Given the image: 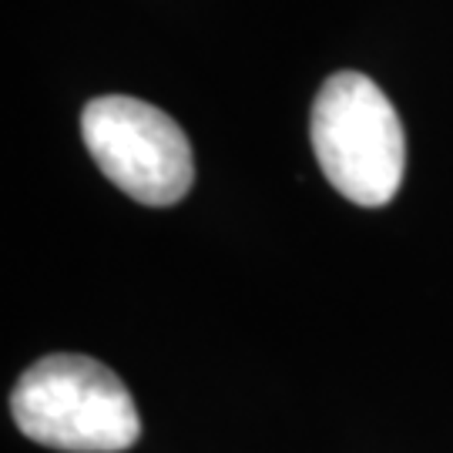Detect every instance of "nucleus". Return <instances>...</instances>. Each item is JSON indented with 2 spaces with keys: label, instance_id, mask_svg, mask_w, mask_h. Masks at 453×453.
Listing matches in <instances>:
<instances>
[{
  "label": "nucleus",
  "instance_id": "1",
  "mask_svg": "<svg viewBox=\"0 0 453 453\" xmlns=\"http://www.w3.org/2000/svg\"><path fill=\"white\" fill-rule=\"evenodd\" d=\"M11 413L27 440L65 453H121L142 437L128 387L104 363L50 353L20 372Z\"/></svg>",
  "mask_w": 453,
  "mask_h": 453
},
{
  "label": "nucleus",
  "instance_id": "2",
  "mask_svg": "<svg viewBox=\"0 0 453 453\" xmlns=\"http://www.w3.org/2000/svg\"><path fill=\"white\" fill-rule=\"evenodd\" d=\"M312 151L329 185L363 209H380L400 192L406 172V138L383 88L340 71L326 78L312 101Z\"/></svg>",
  "mask_w": 453,
  "mask_h": 453
},
{
  "label": "nucleus",
  "instance_id": "3",
  "mask_svg": "<svg viewBox=\"0 0 453 453\" xmlns=\"http://www.w3.org/2000/svg\"><path fill=\"white\" fill-rule=\"evenodd\" d=\"M84 145L95 165L142 205H175L195 181L185 131L162 108L128 95H104L84 104Z\"/></svg>",
  "mask_w": 453,
  "mask_h": 453
}]
</instances>
